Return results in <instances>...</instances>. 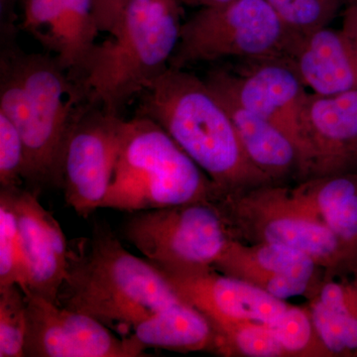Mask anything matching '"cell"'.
Wrapping results in <instances>:
<instances>
[{
	"label": "cell",
	"instance_id": "cell-1",
	"mask_svg": "<svg viewBox=\"0 0 357 357\" xmlns=\"http://www.w3.org/2000/svg\"><path fill=\"white\" fill-rule=\"evenodd\" d=\"M15 36H1L0 112L25 145L24 181L35 192L57 185L73 124L91 103L81 84L49 53H26Z\"/></svg>",
	"mask_w": 357,
	"mask_h": 357
},
{
	"label": "cell",
	"instance_id": "cell-2",
	"mask_svg": "<svg viewBox=\"0 0 357 357\" xmlns=\"http://www.w3.org/2000/svg\"><path fill=\"white\" fill-rule=\"evenodd\" d=\"M136 114L158 123L220 195L275 184L246 156L230 115L206 79L168 69L138 96Z\"/></svg>",
	"mask_w": 357,
	"mask_h": 357
},
{
	"label": "cell",
	"instance_id": "cell-3",
	"mask_svg": "<svg viewBox=\"0 0 357 357\" xmlns=\"http://www.w3.org/2000/svg\"><path fill=\"white\" fill-rule=\"evenodd\" d=\"M181 300L158 268L129 252L107 227L69 243L58 305L109 328H131Z\"/></svg>",
	"mask_w": 357,
	"mask_h": 357
},
{
	"label": "cell",
	"instance_id": "cell-4",
	"mask_svg": "<svg viewBox=\"0 0 357 357\" xmlns=\"http://www.w3.org/2000/svg\"><path fill=\"white\" fill-rule=\"evenodd\" d=\"M183 17L178 0H126L109 38L96 45L77 77L89 102L121 115L170 67Z\"/></svg>",
	"mask_w": 357,
	"mask_h": 357
},
{
	"label": "cell",
	"instance_id": "cell-5",
	"mask_svg": "<svg viewBox=\"0 0 357 357\" xmlns=\"http://www.w3.org/2000/svg\"><path fill=\"white\" fill-rule=\"evenodd\" d=\"M218 195L208 175L158 123L138 115L124 121L114 180L102 208L133 213L211 204Z\"/></svg>",
	"mask_w": 357,
	"mask_h": 357
},
{
	"label": "cell",
	"instance_id": "cell-6",
	"mask_svg": "<svg viewBox=\"0 0 357 357\" xmlns=\"http://www.w3.org/2000/svg\"><path fill=\"white\" fill-rule=\"evenodd\" d=\"M215 206L229 238L281 244L302 251L325 277L357 272V255L345 245L294 188L259 185L220 195Z\"/></svg>",
	"mask_w": 357,
	"mask_h": 357
},
{
	"label": "cell",
	"instance_id": "cell-7",
	"mask_svg": "<svg viewBox=\"0 0 357 357\" xmlns=\"http://www.w3.org/2000/svg\"><path fill=\"white\" fill-rule=\"evenodd\" d=\"M300 39L266 0H231L199 8L184 21L170 67L187 69L227 58L288 60Z\"/></svg>",
	"mask_w": 357,
	"mask_h": 357
},
{
	"label": "cell",
	"instance_id": "cell-8",
	"mask_svg": "<svg viewBox=\"0 0 357 357\" xmlns=\"http://www.w3.org/2000/svg\"><path fill=\"white\" fill-rule=\"evenodd\" d=\"M121 236L161 271L213 268L229 236L213 204L192 203L130 213Z\"/></svg>",
	"mask_w": 357,
	"mask_h": 357
},
{
	"label": "cell",
	"instance_id": "cell-9",
	"mask_svg": "<svg viewBox=\"0 0 357 357\" xmlns=\"http://www.w3.org/2000/svg\"><path fill=\"white\" fill-rule=\"evenodd\" d=\"M124 119L89 103L66 140L58 187L66 203L82 218L102 208L121 151Z\"/></svg>",
	"mask_w": 357,
	"mask_h": 357
},
{
	"label": "cell",
	"instance_id": "cell-10",
	"mask_svg": "<svg viewBox=\"0 0 357 357\" xmlns=\"http://www.w3.org/2000/svg\"><path fill=\"white\" fill-rule=\"evenodd\" d=\"M244 67L215 69L206 81L220 86L236 102L281 128L302 157L304 178L309 177V150L304 116L309 91L286 59L244 61Z\"/></svg>",
	"mask_w": 357,
	"mask_h": 357
},
{
	"label": "cell",
	"instance_id": "cell-11",
	"mask_svg": "<svg viewBox=\"0 0 357 357\" xmlns=\"http://www.w3.org/2000/svg\"><path fill=\"white\" fill-rule=\"evenodd\" d=\"M25 293V292H24ZM26 357H136L126 337L100 321L25 293Z\"/></svg>",
	"mask_w": 357,
	"mask_h": 357
},
{
	"label": "cell",
	"instance_id": "cell-12",
	"mask_svg": "<svg viewBox=\"0 0 357 357\" xmlns=\"http://www.w3.org/2000/svg\"><path fill=\"white\" fill-rule=\"evenodd\" d=\"M217 271L261 289L277 299L318 295L326 271L302 251L281 244L229 238L213 264Z\"/></svg>",
	"mask_w": 357,
	"mask_h": 357
},
{
	"label": "cell",
	"instance_id": "cell-13",
	"mask_svg": "<svg viewBox=\"0 0 357 357\" xmlns=\"http://www.w3.org/2000/svg\"><path fill=\"white\" fill-rule=\"evenodd\" d=\"M181 300L198 309L213 326L234 321L268 323L289 306L248 282L217 271H161Z\"/></svg>",
	"mask_w": 357,
	"mask_h": 357
},
{
	"label": "cell",
	"instance_id": "cell-14",
	"mask_svg": "<svg viewBox=\"0 0 357 357\" xmlns=\"http://www.w3.org/2000/svg\"><path fill=\"white\" fill-rule=\"evenodd\" d=\"M7 190L17 217L25 280L22 290L58 305L68 266L69 243L55 217L44 208L38 192L21 187Z\"/></svg>",
	"mask_w": 357,
	"mask_h": 357
},
{
	"label": "cell",
	"instance_id": "cell-15",
	"mask_svg": "<svg viewBox=\"0 0 357 357\" xmlns=\"http://www.w3.org/2000/svg\"><path fill=\"white\" fill-rule=\"evenodd\" d=\"M21 29L77 79L100 34L93 0H18Z\"/></svg>",
	"mask_w": 357,
	"mask_h": 357
},
{
	"label": "cell",
	"instance_id": "cell-16",
	"mask_svg": "<svg viewBox=\"0 0 357 357\" xmlns=\"http://www.w3.org/2000/svg\"><path fill=\"white\" fill-rule=\"evenodd\" d=\"M303 123L309 178L357 171V89L335 96L310 93Z\"/></svg>",
	"mask_w": 357,
	"mask_h": 357
},
{
	"label": "cell",
	"instance_id": "cell-17",
	"mask_svg": "<svg viewBox=\"0 0 357 357\" xmlns=\"http://www.w3.org/2000/svg\"><path fill=\"white\" fill-rule=\"evenodd\" d=\"M312 93L335 96L357 89V38L325 27L299 40L288 59Z\"/></svg>",
	"mask_w": 357,
	"mask_h": 357
},
{
	"label": "cell",
	"instance_id": "cell-18",
	"mask_svg": "<svg viewBox=\"0 0 357 357\" xmlns=\"http://www.w3.org/2000/svg\"><path fill=\"white\" fill-rule=\"evenodd\" d=\"M208 84L229 112L241 146L251 163L275 184H282L291 176H297L302 181V157L288 134L273 122L243 107L225 89Z\"/></svg>",
	"mask_w": 357,
	"mask_h": 357
},
{
	"label": "cell",
	"instance_id": "cell-19",
	"mask_svg": "<svg viewBox=\"0 0 357 357\" xmlns=\"http://www.w3.org/2000/svg\"><path fill=\"white\" fill-rule=\"evenodd\" d=\"M126 337L136 357L149 349L222 354V337L210 319L182 300L143 319Z\"/></svg>",
	"mask_w": 357,
	"mask_h": 357
},
{
	"label": "cell",
	"instance_id": "cell-20",
	"mask_svg": "<svg viewBox=\"0 0 357 357\" xmlns=\"http://www.w3.org/2000/svg\"><path fill=\"white\" fill-rule=\"evenodd\" d=\"M312 323L333 356H357V272L326 277L310 300Z\"/></svg>",
	"mask_w": 357,
	"mask_h": 357
},
{
	"label": "cell",
	"instance_id": "cell-21",
	"mask_svg": "<svg viewBox=\"0 0 357 357\" xmlns=\"http://www.w3.org/2000/svg\"><path fill=\"white\" fill-rule=\"evenodd\" d=\"M294 190L357 255V171L305 178Z\"/></svg>",
	"mask_w": 357,
	"mask_h": 357
},
{
	"label": "cell",
	"instance_id": "cell-22",
	"mask_svg": "<svg viewBox=\"0 0 357 357\" xmlns=\"http://www.w3.org/2000/svg\"><path fill=\"white\" fill-rule=\"evenodd\" d=\"M267 324L287 357H333L317 333L309 307L289 305Z\"/></svg>",
	"mask_w": 357,
	"mask_h": 357
},
{
	"label": "cell",
	"instance_id": "cell-23",
	"mask_svg": "<svg viewBox=\"0 0 357 357\" xmlns=\"http://www.w3.org/2000/svg\"><path fill=\"white\" fill-rule=\"evenodd\" d=\"M215 328L222 337V356L287 357L267 323L234 321Z\"/></svg>",
	"mask_w": 357,
	"mask_h": 357
},
{
	"label": "cell",
	"instance_id": "cell-24",
	"mask_svg": "<svg viewBox=\"0 0 357 357\" xmlns=\"http://www.w3.org/2000/svg\"><path fill=\"white\" fill-rule=\"evenodd\" d=\"M283 24L299 38L328 27L347 0H266Z\"/></svg>",
	"mask_w": 357,
	"mask_h": 357
},
{
	"label": "cell",
	"instance_id": "cell-25",
	"mask_svg": "<svg viewBox=\"0 0 357 357\" xmlns=\"http://www.w3.org/2000/svg\"><path fill=\"white\" fill-rule=\"evenodd\" d=\"M24 256L10 192L0 189V287L24 286Z\"/></svg>",
	"mask_w": 357,
	"mask_h": 357
},
{
	"label": "cell",
	"instance_id": "cell-26",
	"mask_svg": "<svg viewBox=\"0 0 357 357\" xmlns=\"http://www.w3.org/2000/svg\"><path fill=\"white\" fill-rule=\"evenodd\" d=\"M27 306L18 285L0 287V357H24Z\"/></svg>",
	"mask_w": 357,
	"mask_h": 357
},
{
	"label": "cell",
	"instance_id": "cell-27",
	"mask_svg": "<svg viewBox=\"0 0 357 357\" xmlns=\"http://www.w3.org/2000/svg\"><path fill=\"white\" fill-rule=\"evenodd\" d=\"M25 162V145L20 131L0 112V189L21 187Z\"/></svg>",
	"mask_w": 357,
	"mask_h": 357
},
{
	"label": "cell",
	"instance_id": "cell-28",
	"mask_svg": "<svg viewBox=\"0 0 357 357\" xmlns=\"http://www.w3.org/2000/svg\"><path fill=\"white\" fill-rule=\"evenodd\" d=\"M126 0H93L96 21L100 32L110 34L119 20Z\"/></svg>",
	"mask_w": 357,
	"mask_h": 357
},
{
	"label": "cell",
	"instance_id": "cell-29",
	"mask_svg": "<svg viewBox=\"0 0 357 357\" xmlns=\"http://www.w3.org/2000/svg\"><path fill=\"white\" fill-rule=\"evenodd\" d=\"M182 4L199 8H208V7H215L229 3L231 0H178Z\"/></svg>",
	"mask_w": 357,
	"mask_h": 357
},
{
	"label": "cell",
	"instance_id": "cell-30",
	"mask_svg": "<svg viewBox=\"0 0 357 357\" xmlns=\"http://www.w3.org/2000/svg\"><path fill=\"white\" fill-rule=\"evenodd\" d=\"M344 14V22L356 23L357 24V0H347Z\"/></svg>",
	"mask_w": 357,
	"mask_h": 357
},
{
	"label": "cell",
	"instance_id": "cell-31",
	"mask_svg": "<svg viewBox=\"0 0 357 357\" xmlns=\"http://www.w3.org/2000/svg\"><path fill=\"white\" fill-rule=\"evenodd\" d=\"M342 28H344V30H347V32L351 33V35H354V36L356 37V38H357L356 23L344 22Z\"/></svg>",
	"mask_w": 357,
	"mask_h": 357
},
{
	"label": "cell",
	"instance_id": "cell-32",
	"mask_svg": "<svg viewBox=\"0 0 357 357\" xmlns=\"http://www.w3.org/2000/svg\"><path fill=\"white\" fill-rule=\"evenodd\" d=\"M15 1L16 0H1V9L6 10L7 7L13 6V2Z\"/></svg>",
	"mask_w": 357,
	"mask_h": 357
}]
</instances>
